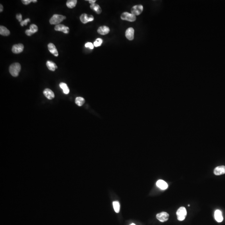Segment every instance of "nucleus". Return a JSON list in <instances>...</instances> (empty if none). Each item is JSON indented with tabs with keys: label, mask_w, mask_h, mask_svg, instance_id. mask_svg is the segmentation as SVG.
<instances>
[{
	"label": "nucleus",
	"mask_w": 225,
	"mask_h": 225,
	"mask_svg": "<svg viewBox=\"0 0 225 225\" xmlns=\"http://www.w3.org/2000/svg\"><path fill=\"white\" fill-rule=\"evenodd\" d=\"M21 70V65L18 63L12 64L9 67L10 73L14 77L18 76Z\"/></svg>",
	"instance_id": "obj_1"
},
{
	"label": "nucleus",
	"mask_w": 225,
	"mask_h": 225,
	"mask_svg": "<svg viewBox=\"0 0 225 225\" xmlns=\"http://www.w3.org/2000/svg\"><path fill=\"white\" fill-rule=\"evenodd\" d=\"M66 18V17L61 15L54 14L50 19V23L52 25H58Z\"/></svg>",
	"instance_id": "obj_2"
},
{
	"label": "nucleus",
	"mask_w": 225,
	"mask_h": 225,
	"mask_svg": "<svg viewBox=\"0 0 225 225\" xmlns=\"http://www.w3.org/2000/svg\"><path fill=\"white\" fill-rule=\"evenodd\" d=\"M177 218L178 221H183L185 219L187 215L186 210L184 207H181L178 208L176 212Z\"/></svg>",
	"instance_id": "obj_3"
},
{
	"label": "nucleus",
	"mask_w": 225,
	"mask_h": 225,
	"mask_svg": "<svg viewBox=\"0 0 225 225\" xmlns=\"http://www.w3.org/2000/svg\"><path fill=\"white\" fill-rule=\"evenodd\" d=\"M121 18L122 20H126L130 22H133L136 20V18L135 16L133 14L125 12H123L121 15Z\"/></svg>",
	"instance_id": "obj_4"
},
{
	"label": "nucleus",
	"mask_w": 225,
	"mask_h": 225,
	"mask_svg": "<svg viewBox=\"0 0 225 225\" xmlns=\"http://www.w3.org/2000/svg\"><path fill=\"white\" fill-rule=\"evenodd\" d=\"M143 5H135L133 6L131 8V14L135 16H138L141 14L142 12H143Z\"/></svg>",
	"instance_id": "obj_5"
},
{
	"label": "nucleus",
	"mask_w": 225,
	"mask_h": 225,
	"mask_svg": "<svg viewBox=\"0 0 225 225\" xmlns=\"http://www.w3.org/2000/svg\"><path fill=\"white\" fill-rule=\"evenodd\" d=\"M156 217L158 220H159L160 221L164 222L168 221L169 215L167 213L162 212L156 215Z\"/></svg>",
	"instance_id": "obj_6"
},
{
	"label": "nucleus",
	"mask_w": 225,
	"mask_h": 225,
	"mask_svg": "<svg viewBox=\"0 0 225 225\" xmlns=\"http://www.w3.org/2000/svg\"><path fill=\"white\" fill-rule=\"evenodd\" d=\"M80 21L83 23H86L90 21H92L94 20V17L92 15H88L85 14H83L80 16Z\"/></svg>",
	"instance_id": "obj_7"
},
{
	"label": "nucleus",
	"mask_w": 225,
	"mask_h": 225,
	"mask_svg": "<svg viewBox=\"0 0 225 225\" xmlns=\"http://www.w3.org/2000/svg\"><path fill=\"white\" fill-rule=\"evenodd\" d=\"M24 49V46L22 44L19 43L14 45L12 46V52L14 53H21Z\"/></svg>",
	"instance_id": "obj_8"
},
{
	"label": "nucleus",
	"mask_w": 225,
	"mask_h": 225,
	"mask_svg": "<svg viewBox=\"0 0 225 225\" xmlns=\"http://www.w3.org/2000/svg\"><path fill=\"white\" fill-rule=\"evenodd\" d=\"M126 36L129 40H133L134 37V30L133 28H129L126 30Z\"/></svg>",
	"instance_id": "obj_9"
},
{
	"label": "nucleus",
	"mask_w": 225,
	"mask_h": 225,
	"mask_svg": "<svg viewBox=\"0 0 225 225\" xmlns=\"http://www.w3.org/2000/svg\"><path fill=\"white\" fill-rule=\"evenodd\" d=\"M55 30L56 31H62L65 33H68L69 28L68 27L63 24H58L55 27Z\"/></svg>",
	"instance_id": "obj_10"
},
{
	"label": "nucleus",
	"mask_w": 225,
	"mask_h": 225,
	"mask_svg": "<svg viewBox=\"0 0 225 225\" xmlns=\"http://www.w3.org/2000/svg\"><path fill=\"white\" fill-rule=\"evenodd\" d=\"M214 173L216 176L225 174V166H219L216 167L214 170Z\"/></svg>",
	"instance_id": "obj_11"
},
{
	"label": "nucleus",
	"mask_w": 225,
	"mask_h": 225,
	"mask_svg": "<svg viewBox=\"0 0 225 225\" xmlns=\"http://www.w3.org/2000/svg\"><path fill=\"white\" fill-rule=\"evenodd\" d=\"M97 31L98 33L100 34L105 35L108 34L109 32L110 28L108 26H104L99 27V28H98Z\"/></svg>",
	"instance_id": "obj_12"
},
{
	"label": "nucleus",
	"mask_w": 225,
	"mask_h": 225,
	"mask_svg": "<svg viewBox=\"0 0 225 225\" xmlns=\"http://www.w3.org/2000/svg\"><path fill=\"white\" fill-rule=\"evenodd\" d=\"M48 49L51 53L53 54L54 56H57L58 55V51L56 49L55 46L52 43H50L48 44Z\"/></svg>",
	"instance_id": "obj_13"
},
{
	"label": "nucleus",
	"mask_w": 225,
	"mask_h": 225,
	"mask_svg": "<svg viewBox=\"0 0 225 225\" xmlns=\"http://www.w3.org/2000/svg\"><path fill=\"white\" fill-rule=\"evenodd\" d=\"M43 94L48 99L51 100L55 97L54 93L49 89H46L43 91Z\"/></svg>",
	"instance_id": "obj_14"
},
{
	"label": "nucleus",
	"mask_w": 225,
	"mask_h": 225,
	"mask_svg": "<svg viewBox=\"0 0 225 225\" xmlns=\"http://www.w3.org/2000/svg\"><path fill=\"white\" fill-rule=\"evenodd\" d=\"M214 217L216 221L219 223L223 221V217L221 210H216L215 212Z\"/></svg>",
	"instance_id": "obj_15"
},
{
	"label": "nucleus",
	"mask_w": 225,
	"mask_h": 225,
	"mask_svg": "<svg viewBox=\"0 0 225 225\" xmlns=\"http://www.w3.org/2000/svg\"><path fill=\"white\" fill-rule=\"evenodd\" d=\"M156 185L162 190H165L168 188V184L162 180H159L156 182Z\"/></svg>",
	"instance_id": "obj_16"
},
{
	"label": "nucleus",
	"mask_w": 225,
	"mask_h": 225,
	"mask_svg": "<svg viewBox=\"0 0 225 225\" xmlns=\"http://www.w3.org/2000/svg\"><path fill=\"white\" fill-rule=\"evenodd\" d=\"M90 8L92 10H94L97 14H100L102 12V9L96 3L91 4Z\"/></svg>",
	"instance_id": "obj_17"
},
{
	"label": "nucleus",
	"mask_w": 225,
	"mask_h": 225,
	"mask_svg": "<svg viewBox=\"0 0 225 225\" xmlns=\"http://www.w3.org/2000/svg\"><path fill=\"white\" fill-rule=\"evenodd\" d=\"M46 66L49 70L53 71H55V69L58 68L56 65L53 62L51 61H47L46 62Z\"/></svg>",
	"instance_id": "obj_18"
},
{
	"label": "nucleus",
	"mask_w": 225,
	"mask_h": 225,
	"mask_svg": "<svg viewBox=\"0 0 225 225\" xmlns=\"http://www.w3.org/2000/svg\"><path fill=\"white\" fill-rule=\"evenodd\" d=\"M9 30H8L6 27L4 26H0V34L1 35H4V36H8L9 35Z\"/></svg>",
	"instance_id": "obj_19"
},
{
	"label": "nucleus",
	"mask_w": 225,
	"mask_h": 225,
	"mask_svg": "<svg viewBox=\"0 0 225 225\" xmlns=\"http://www.w3.org/2000/svg\"><path fill=\"white\" fill-rule=\"evenodd\" d=\"M60 87L61 89H62L64 93L66 94H68L69 93V89L66 83H60Z\"/></svg>",
	"instance_id": "obj_20"
},
{
	"label": "nucleus",
	"mask_w": 225,
	"mask_h": 225,
	"mask_svg": "<svg viewBox=\"0 0 225 225\" xmlns=\"http://www.w3.org/2000/svg\"><path fill=\"white\" fill-rule=\"evenodd\" d=\"M77 3V0H68L67 1L66 5L69 8H73L76 6Z\"/></svg>",
	"instance_id": "obj_21"
},
{
	"label": "nucleus",
	"mask_w": 225,
	"mask_h": 225,
	"mask_svg": "<svg viewBox=\"0 0 225 225\" xmlns=\"http://www.w3.org/2000/svg\"><path fill=\"white\" fill-rule=\"evenodd\" d=\"M84 99L82 97H77L75 100V103L78 106H81L84 103Z\"/></svg>",
	"instance_id": "obj_22"
},
{
	"label": "nucleus",
	"mask_w": 225,
	"mask_h": 225,
	"mask_svg": "<svg viewBox=\"0 0 225 225\" xmlns=\"http://www.w3.org/2000/svg\"><path fill=\"white\" fill-rule=\"evenodd\" d=\"M113 206L115 211L116 213H118L120 211V203L118 201H114L113 203Z\"/></svg>",
	"instance_id": "obj_23"
},
{
	"label": "nucleus",
	"mask_w": 225,
	"mask_h": 225,
	"mask_svg": "<svg viewBox=\"0 0 225 225\" xmlns=\"http://www.w3.org/2000/svg\"><path fill=\"white\" fill-rule=\"evenodd\" d=\"M103 43V40L100 38H98L96 39L95 42H94V46L95 47H97L101 46Z\"/></svg>",
	"instance_id": "obj_24"
},
{
	"label": "nucleus",
	"mask_w": 225,
	"mask_h": 225,
	"mask_svg": "<svg viewBox=\"0 0 225 225\" xmlns=\"http://www.w3.org/2000/svg\"><path fill=\"white\" fill-rule=\"evenodd\" d=\"M30 30L33 33L37 32L38 30V28L36 25L35 24H32L30 26Z\"/></svg>",
	"instance_id": "obj_25"
},
{
	"label": "nucleus",
	"mask_w": 225,
	"mask_h": 225,
	"mask_svg": "<svg viewBox=\"0 0 225 225\" xmlns=\"http://www.w3.org/2000/svg\"><path fill=\"white\" fill-rule=\"evenodd\" d=\"M85 46L86 48H90V49H93L94 45H93L92 43H90V42H88V43H86Z\"/></svg>",
	"instance_id": "obj_26"
},
{
	"label": "nucleus",
	"mask_w": 225,
	"mask_h": 225,
	"mask_svg": "<svg viewBox=\"0 0 225 225\" xmlns=\"http://www.w3.org/2000/svg\"><path fill=\"white\" fill-rule=\"evenodd\" d=\"M30 21V19L29 18H27L26 19H25V20H24L23 21H22L21 22V25L22 26H24V25L25 26H26L27 25V23L28 22H29Z\"/></svg>",
	"instance_id": "obj_27"
},
{
	"label": "nucleus",
	"mask_w": 225,
	"mask_h": 225,
	"mask_svg": "<svg viewBox=\"0 0 225 225\" xmlns=\"http://www.w3.org/2000/svg\"><path fill=\"white\" fill-rule=\"evenodd\" d=\"M16 17L17 19L19 22H21V21H22V15L21 14H18L17 15Z\"/></svg>",
	"instance_id": "obj_28"
},
{
	"label": "nucleus",
	"mask_w": 225,
	"mask_h": 225,
	"mask_svg": "<svg viewBox=\"0 0 225 225\" xmlns=\"http://www.w3.org/2000/svg\"><path fill=\"white\" fill-rule=\"evenodd\" d=\"M22 2L23 4H25V5H28V4L30 3L31 2H32V0H23L22 1Z\"/></svg>",
	"instance_id": "obj_29"
},
{
	"label": "nucleus",
	"mask_w": 225,
	"mask_h": 225,
	"mask_svg": "<svg viewBox=\"0 0 225 225\" xmlns=\"http://www.w3.org/2000/svg\"><path fill=\"white\" fill-rule=\"evenodd\" d=\"M26 34L28 36H30L32 35L33 34V33L31 32V30L30 29H28L26 30V31H25Z\"/></svg>",
	"instance_id": "obj_30"
},
{
	"label": "nucleus",
	"mask_w": 225,
	"mask_h": 225,
	"mask_svg": "<svg viewBox=\"0 0 225 225\" xmlns=\"http://www.w3.org/2000/svg\"><path fill=\"white\" fill-rule=\"evenodd\" d=\"M89 1V2L90 3H91V4H93V3H95V2H96V0H89V1Z\"/></svg>",
	"instance_id": "obj_31"
},
{
	"label": "nucleus",
	"mask_w": 225,
	"mask_h": 225,
	"mask_svg": "<svg viewBox=\"0 0 225 225\" xmlns=\"http://www.w3.org/2000/svg\"><path fill=\"white\" fill-rule=\"evenodd\" d=\"M3 5L1 4V9H0V12H2L3 11Z\"/></svg>",
	"instance_id": "obj_32"
},
{
	"label": "nucleus",
	"mask_w": 225,
	"mask_h": 225,
	"mask_svg": "<svg viewBox=\"0 0 225 225\" xmlns=\"http://www.w3.org/2000/svg\"><path fill=\"white\" fill-rule=\"evenodd\" d=\"M32 2L33 3H36V2H37V0H32Z\"/></svg>",
	"instance_id": "obj_33"
},
{
	"label": "nucleus",
	"mask_w": 225,
	"mask_h": 225,
	"mask_svg": "<svg viewBox=\"0 0 225 225\" xmlns=\"http://www.w3.org/2000/svg\"><path fill=\"white\" fill-rule=\"evenodd\" d=\"M130 225H135V224H134V223H131V224H130Z\"/></svg>",
	"instance_id": "obj_34"
}]
</instances>
